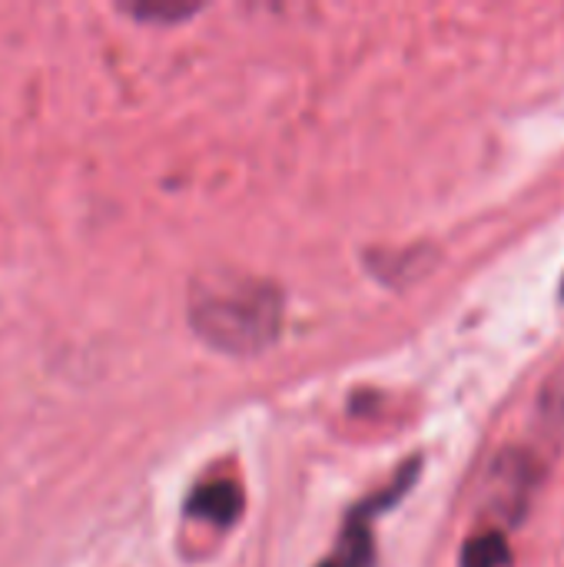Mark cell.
Segmentation results:
<instances>
[{"label": "cell", "instance_id": "6da1fadb", "mask_svg": "<svg viewBox=\"0 0 564 567\" xmlns=\"http://www.w3.org/2000/svg\"><path fill=\"white\" fill-rule=\"evenodd\" d=\"M189 326L216 352L259 355L283 329V292L246 272H206L189 286Z\"/></svg>", "mask_w": 564, "mask_h": 567}, {"label": "cell", "instance_id": "7a4b0ae2", "mask_svg": "<svg viewBox=\"0 0 564 567\" xmlns=\"http://www.w3.org/2000/svg\"><path fill=\"white\" fill-rule=\"evenodd\" d=\"M416 472H419V462H412L406 472H399L396 482L386 492L359 502L349 512V518H346V528H342L339 545L332 548V555L319 567H372V558H376V548H372V522H376L379 512H386L389 505H396L412 488Z\"/></svg>", "mask_w": 564, "mask_h": 567}, {"label": "cell", "instance_id": "3957f363", "mask_svg": "<svg viewBox=\"0 0 564 567\" xmlns=\"http://www.w3.org/2000/svg\"><path fill=\"white\" fill-rule=\"evenodd\" d=\"M532 488H535V462L525 452H505L489 475L492 512L505 522L522 518L529 508Z\"/></svg>", "mask_w": 564, "mask_h": 567}, {"label": "cell", "instance_id": "277c9868", "mask_svg": "<svg viewBox=\"0 0 564 567\" xmlns=\"http://www.w3.org/2000/svg\"><path fill=\"white\" fill-rule=\"evenodd\" d=\"M186 515L213 528H229L243 515V488L229 478H213L193 488L186 498Z\"/></svg>", "mask_w": 564, "mask_h": 567}, {"label": "cell", "instance_id": "5b68a950", "mask_svg": "<svg viewBox=\"0 0 564 567\" xmlns=\"http://www.w3.org/2000/svg\"><path fill=\"white\" fill-rule=\"evenodd\" d=\"M462 567H512V548L502 532H479L462 548Z\"/></svg>", "mask_w": 564, "mask_h": 567}, {"label": "cell", "instance_id": "8992f818", "mask_svg": "<svg viewBox=\"0 0 564 567\" xmlns=\"http://www.w3.org/2000/svg\"><path fill=\"white\" fill-rule=\"evenodd\" d=\"M130 13H133L136 20H166V23H173V20L193 17L196 7H130Z\"/></svg>", "mask_w": 564, "mask_h": 567}, {"label": "cell", "instance_id": "52a82bcc", "mask_svg": "<svg viewBox=\"0 0 564 567\" xmlns=\"http://www.w3.org/2000/svg\"><path fill=\"white\" fill-rule=\"evenodd\" d=\"M542 409L548 412V415H555V419H562L564 415V372L545 389V395H542Z\"/></svg>", "mask_w": 564, "mask_h": 567}, {"label": "cell", "instance_id": "ba28073f", "mask_svg": "<svg viewBox=\"0 0 564 567\" xmlns=\"http://www.w3.org/2000/svg\"><path fill=\"white\" fill-rule=\"evenodd\" d=\"M562 296H564V286H562Z\"/></svg>", "mask_w": 564, "mask_h": 567}]
</instances>
